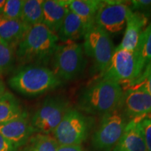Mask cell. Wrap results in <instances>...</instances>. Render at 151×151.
<instances>
[{"label": "cell", "instance_id": "obj_1", "mask_svg": "<svg viewBox=\"0 0 151 151\" xmlns=\"http://www.w3.org/2000/svg\"><path fill=\"white\" fill-rule=\"evenodd\" d=\"M123 97L124 90L120 83L98 78L80 92L77 107L85 114L102 116L121 109Z\"/></svg>", "mask_w": 151, "mask_h": 151}, {"label": "cell", "instance_id": "obj_2", "mask_svg": "<svg viewBox=\"0 0 151 151\" xmlns=\"http://www.w3.org/2000/svg\"><path fill=\"white\" fill-rule=\"evenodd\" d=\"M56 34L43 24L29 28L16 50V59L20 65H43L48 64L58 46Z\"/></svg>", "mask_w": 151, "mask_h": 151}, {"label": "cell", "instance_id": "obj_3", "mask_svg": "<svg viewBox=\"0 0 151 151\" xmlns=\"http://www.w3.org/2000/svg\"><path fill=\"white\" fill-rule=\"evenodd\" d=\"M9 84L22 95L35 97L56 89L62 81L46 66L31 65L20 67L9 78Z\"/></svg>", "mask_w": 151, "mask_h": 151}, {"label": "cell", "instance_id": "obj_4", "mask_svg": "<svg viewBox=\"0 0 151 151\" xmlns=\"http://www.w3.org/2000/svg\"><path fill=\"white\" fill-rule=\"evenodd\" d=\"M51 63L52 70L62 81L77 78L83 73L87 64L83 43L68 42L58 45Z\"/></svg>", "mask_w": 151, "mask_h": 151}, {"label": "cell", "instance_id": "obj_5", "mask_svg": "<svg viewBox=\"0 0 151 151\" xmlns=\"http://www.w3.org/2000/svg\"><path fill=\"white\" fill-rule=\"evenodd\" d=\"M143 69L135 50H115L112 58L98 78L127 86L137 80Z\"/></svg>", "mask_w": 151, "mask_h": 151}, {"label": "cell", "instance_id": "obj_6", "mask_svg": "<svg viewBox=\"0 0 151 151\" xmlns=\"http://www.w3.org/2000/svg\"><path fill=\"white\" fill-rule=\"evenodd\" d=\"M92 117L71 108L53 132L59 145H81L89 135L93 124Z\"/></svg>", "mask_w": 151, "mask_h": 151}, {"label": "cell", "instance_id": "obj_7", "mask_svg": "<svg viewBox=\"0 0 151 151\" xmlns=\"http://www.w3.org/2000/svg\"><path fill=\"white\" fill-rule=\"evenodd\" d=\"M71 108L69 101L61 95L47 97L32 117L30 123L34 132L50 135Z\"/></svg>", "mask_w": 151, "mask_h": 151}, {"label": "cell", "instance_id": "obj_8", "mask_svg": "<svg viewBox=\"0 0 151 151\" xmlns=\"http://www.w3.org/2000/svg\"><path fill=\"white\" fill-rule=\"evenodd\" d=\"M129 121L122 108L104 115L92 137L93 148L97 151H111L122 137Z\"/></svg>", "mask_w": 151, "mask_h": 151}, {"label": "cell", "instance_id": "obj_9", "mask_svg": "<svg viewBox=\"0 0 151 151\" xmlns=\"http://www.w3.org/2000/svg\"><path fill=\"white\" fill-rule=\"evenodd\" d=\"M83 47L85 55L93 62L94 72L99 73L104 70L116 50L110 35L96 24L86 32Z\"/></svg>", "mask_w": 151, "mask_h": 151}, {"label": "cell", "instance_id": "obj_10", "mask_svg": "<svg viewBox=\"0 0 151 151\" xmlns=\"http://www.w3.org/2000/svg\"><path fill=\"white\" fill-rule=\"evenodd\" d=\"M129 6L124 1H102L95 18V24L110 35L121 32L126 24Z\"/></svg>", "mask_w": 151, "mask_h": 151}, {"label": "cell", "instance_id": "obj_11", "mask_svg": "<svg viewBox=\"0 0 151 151\" xmlns=\"http://www.w3.org/2000/svg\"><path fill=\"white\" fill-rule=\"evenodd\" d=\"M122 111L128 120L145 118L151 116V95L143 88L125 86Z\"/></svg>", "mask_w": 151, "mask_h": 151}, {"label": "cell", "instance_id": "obj_12", "mask_svg": "<svg viewBox=\"0 0 151 151\" xmlns=\"http://www.w3.org/2000/svg\"><path fill=\"white\" fill-rule=\"evenodd\" d=\"M34 133L27 114L0 124V134L16 148L25 146Z\"/></svg>", "mask_w": 151, "mask_h": 151}, {"label": "cell", "instance_id": "obj_13", "mask_svg": "<svg viewBox=\"0 0 151 151\" xmlns=\"http://www.w3.org/2000/svg\"><path fill=\"white\" fill-rule=\"evenodd\" d=\"M148 18L140 13L128 9L126 18L125 32L120 44L116 50H127L133 51L137 47L139 37L146 27Z\"/></svg>", "mask_w": 151, "mask_h": 151}, {"label": "cell", "instance_id": "obj_14", "mask_svg": "<svg viewBox=\"0 0 151 151\" xmlns=\"http://www.w3.org/2000/svg\"><path fill=\"white\" fill-rule=\"evenodd\" d=\"M137 118L129 120L124 133L113 151H147L141 120Z\"/></svg>", "mask_w": 151, "mask_h": 151}, {"label": "cell", "instance_id": "obj_15", "mask_svg": "<svg viewBox=\"0 0 151 151\" xmlns=\"http://www.w3.org/2000/svg\"><path fill=\"white\" fill-rule=\"evenodd\" d=\"M69 0L43 1V22L52 32H58L66 16L70 11Z\"/></svg>", "mask_w": 151, "mask_h": 151}, {"label": "cell", "instance_id": "obj_16", "mask_svg": "<svg viewBox=\"0 0 151 151\" xmlns=\"http://www.w3.org/2000/svg\"><path fill=\"white\" fill-rule=\"evenodd\" d=\"M21 20H13L0 15V39L16 50L29 29Z\"/></svg>", "mask_w": 151, "mask_h": 151}, {"label": "cell", "instance_id": "obj_17", "mask_svg": "<svg viewBox=\"0 0 151 151\" xmlns=\"http://www.w3.org/2000/svg\"><path fill=\"white\" fill-rule=\"evenodd\" d=\"M101 3L100 0H69V10L80 18L86 33L95 24L96 15Z\"/></svg>", "mask_w": 151, "mask_h": 151}, {"label": "cell", "instance_id": "obj_18", "mask_svg": "<svg viewBox=\"0 0 151 151\" xmlns=\"http://www.w3.org/2000/svg\"><path fill=\"white\" fill-rule=\"evenodd\" d=\"M86 35L83 24L76 15L70 11L66 16L59 31L57 33L59 41L63 43L76 42Z\"/></svg>", "mask_w": 151, "mask_h": 151}, {"label": "cell", "instance_id": "obj_19", "mask_svg": "<svg viewBox=\"0 0 151 151\" xmlns=\"http://www.w3.org/2000/svg\"><path fill=\"white\" fill-rule=\"evenodd\" d=\"M27 114L14 94L6 92L0 99V124L5 123Z\"/></svg>", "mask_w": 151, "mask_h": 151}, {"label": "cell", "instance_id": "obj_20", "mask_svg": "<svg viewBox=\"0 0 151 151\" xmlns=\"http://www.w3.org/2000/svg\"><path fill=\"white\" fill-rule=\"evenodd\" d=\"M43 0H26L24 1L20 20L28 27L43 22Z\"/></svg>", "mask_w": 151, "mask_h": 151}, {"label": "cell", "instance_id": "obj_21", "mask_svg": "<svg viewBox=\"0 0 151 151\" xmlns=\"http://www.w3.org/2000/svg\"><path fill=\"white\" fill-rule=\"evenodd\" d=\"M134 50L144 71L151 65V22L143 29Z\"/></svg>", "mask_w": 151, "mask_h": 151}, {"label": "cell", "instance_id": "obj_22", "mask_svg": "<svg viewBox=\"0 0 151 151\" xmlns=\"http://www.w3.org/2000/svg\"><path fill=\"white\" fill-rule=\"evenodd\" d=\"M58 141L53 137L43 134H37L30 137L24 151H57Z\"/></svg>", "mask_w": 151, "mask_h": 151}, {"label": "cell", "instance_id": "obj_23", "mask_svg": "<svg viewBox=\"0 0 151 151\" xmlns=\"http://www.w3.org/2000/svg\"><path fill=\"white\" fill-rule=\"evenodd\" d=\"M16 60V50L0 39V75L9 72Z\"/></svg>", "mask_w": 151, "mask_h": 151}, {"label": "cell", "instance_id": "obj_24", "mask_svg": "<svg viewBox=\"0 0 151 151\" xmlns=\"http://www.w3.org/2000/svg\"><path fill=\"white\" fill-rule=\"evenodd\" d=\"M24 0H6L1 16L13 20H20Z\"/></svg>", "mask_w": 151, "mask_h": 151}, {"label": "cell", "instance_id": "obj_25", "mask_svg": "<svg viewBox=\"0 0 151 151\" xmlns=\"http://www.w3.org/2000/svg\"><path fill=\"white\" fill-rule=\"evenodd\" d=\"M128 86L141 87L151 95V65L146 68V69L137 80L125 86Z\"/></svg>", "mask_w": 151, "mask_h": 151}, {"label": "cell", "instance_id": "obj_26", "mask_svg": "<svg viewBox=\"0 0 151 151\" xmlns=\"http://www.w3.org/2000/svg\"><path fill=\"white\" fill-rule=\"evenodd\" d=\"M132 11L140 13L148 17L151 14V0H134L130 1Z\"/></svg>", "mask_w": 151, "mask_h": 151}, {"label": "cell", "instance_id": "obj_27", "mask_svg": "<svg viewBox=\"0 0 151 151\" xmlns=\"http://www.w3.org/2000/svg\"><path fill=\"white\" fill-rule=\"evenodd\" d=\"M141 126L146 141L147 151H151V117L143 118L141 120Z\"/></svg>", "mask_w": 151, "mask_h": 151}, {"label": "cell", "instance_id": "obj_28", "mask_svg": "<svg viewBox=\"0 0 151 151\" xmlns=\"http://www.w3.org/2000/svg\"><path fill=\"white\" fill-rule=\"evenodd\" d=\"M0 151H18V148L0 134Z\"/></svg>", "mask_w": 151, "mask_h": 151}, {"label": "cell", "instance_id": "obj_29", "mask_svg": "<svg viewBox=\"0 0 151 151\" xmlns=\"http://www.w3.org/2000/svg\"><path fill=\"white\" fill-rule=\"evenodd\" d=\"M57 151H85L81 145H59Z\"/></svg>", "mask_w": 151, "mask_h": 151}, {"label": "cell", "instance_id": "obj_30", "mask_svg": "<svg viewBox=\"0 0 151 151\" xmlns=\"http://www.w3.org/2000/svg\"><path fill=\"white\" fill-rule=\"evenodd\" d=\"M6 91V88L4 83L0 80V99L3 97L4 94Z\"/></svg>", "mask_w": 151, "mask_h": 151}, {"label": "cell", "instance_id": "obj_31", "mask_svg": "<svg viewBox=\"0 0 151 151\" xmlns=\"http://www.w3.org/2000/svg\"><path fill=\"white\" fill-rule=\"evenodd\" d=\"M6 0H0V15L2 14L6 5Z\"/></svg>", "mask_w": 151, "mask_h": 151}]
</instances>
